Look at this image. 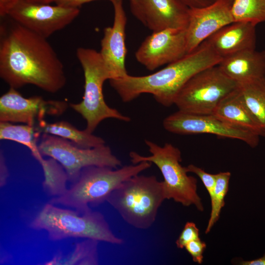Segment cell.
Returning <instances> with one entry per match:
<instances>
[{
	"label": "cell",
	"mask_w": 265,
	"mask_h": 265,
	"mask_svg": "<svg viewBox=\"0 0 265 265\" xmlns=\"http://www.w3.org/2000/svg\"><path fill=\"white\" fill-rule=\"evenodd\" d=\"M11 20L0 26L1 79L16 89L29 84L50 93L60 91L67 79L54 49L47 38Z\"/></svg>",
	"instance_id": "1"
},
{
	"label": "cell",
	"mask_w": 265,
	"mask_h": 265,
	"mask_svg": "<svg viewBox=\"0 0 265 265\" xmlns=\"http://www.w3.org/2000/svg\"><path fill=\"white\" fill-rule=\"evenodd\" d=\"M222 58L205 42L193 52L150 75L109 80L111 86L122 101L128 103L142 94H152L163 106L174 105L179 92L194 75L208 67L217 65Z\"/></svg>",
	"instance_id": "2"
},
{
	"label": "cell",
	"mask_w": 265,
	"mask_h": 265,
	"mask_svg": "<svg viewBox=\"0 0 265 265\" xmlns=\"http://www.w3.org/2000/svg\"><path fill=\"white\" fill-rule=\"evenodd\" d=\"M152 163L143 161L117 168L90 166L83 168L77 180L62 195L53 197L49 202L74 208L84 213L105 201L121 184L151 167Z\"/></svg>",
	"instance_id": "3"
},
{
	"label": "cell",
	"mask_w": 265,
	"mask_h": 265,
	"mask_svg": "<svg viewBox=\"0 0 265 265\" xmlns=\"http://www.w3.org/2000/svg\"><path fill=\"white\" fill-rule=\"evenodd\" d=\"M29 226L33 230H45L49 239L53 241L80 238L115 245H121L124 242L113 233L101 212L90 210L80 214L76 210L60 208L50 202L38 212Z\"/></svg>",
	"instance_id": "4"
},
{
	"label": "cell",
	"mask_w": 265,
	"mask_h": 265,
	"mask_svg": "<svg viewBox=\"0 0 265 265\" xmlns=\"http://www.w3.org/2000/svg\"><path fill=\"white\" fill-rule=\"evenodd\" d=\"M165 199L162 181L154 175L139 174L121 184L106 201L128 224L145 230L155 222L159 209Z\"/></svg>",
	"instance_id": "5"
},
{
	"label": "cell",
	"mask_w": 265,
	"mask_h": 265,
	"mask_svg": "<svg viewBox=\"0 0 265 265\" xmlns=\"http://www.w3.org/2000/svg\"><path fill=\"white\" fill-rule=\"evenodd\" d=\"M76 55L83 71L84 93L80 102L71 103L69 106L86 121L85 129L93 133L101 122L108 118L130 121L129 116L109 106L105 102L103 86L111 77L99 52L79 47L76 50Z\"/></svg>",
	"instance_id": "6"
},
{
	"label": "cell",
	"mask_w": 265,
	"mask_h": 265,
	"mask_svg": "<svg viewBox=\"0 0 265 265\" xmlns=\"http://www.w3.org/2000/svg\"><path fill=\"white\" fill-rule=\"evenodd\" d=\"M145 143L151 155L144 156L131 152L129 156L132 163L146 161L154 164L163 176L166 199H172L185 207L193 206L199 211L203 212L204 206L197 191V180L188 175L186 167L182 165L179 149L168 143L163 146L149 140H145Z\"/></svg>",
	"instance_id": "7"
},
{
	"label": "cell",
	"mask_w": 265,
	"mask_h": 265,
	"mask_svg": "<svg viewBox=\"0 0 265 265\" xmlns=\"http://www.w3.org/2000/svg\"><path fill=\"white\" fill-rule=\"evenodd\" d=\"M238 83L227 77L218 65L198 72L183 86L174 105L179 110L212 114L220 102L234 91Z\"/></svg>",
	"instance_id": "8"
},
{
	"label": "cell",
	"mask_w": 265,
	"mask_h": 265,
	"mask_svg": "<svg viewBox=\"0 0 265 265\" xmlns=\"http://www.w3.org/2000/svg\"><path fill=\"white\" fill-rule=\"evenodd\" d=\"M38 148L43 156L55 159L63 166L68 181L71 183L77 180L81 170L86 167L99 166L117 168L122 166L121 160L106 144L83 148L63 138L42 133Z\"/></svg>",
	"instance_id": "9"
},
{
	"label": "cell",
	"mask_w": 265,
	"mask_h": 265,
	"mask_svg": "<svg viewBox=\"0 0 265 265\" xmlns=\"http://www.w3.org/2000/svg\"><path fill=\"white\" fill-rule=\"evenodd\" d=\"M80 12L79 8L20 0L7 17L47 39L70 24Z\"/></svg>",
	"instance_id": "10"
},
{
	"label": "cell",
	"mask_w": 265,
	"mask_h": 265,
	"mask_svg": "<svg viewBox=\"0 0 265 265\" xmlns=\"http://www.w3.org/2000/svg\"><path fill=\"white\" fill-rule=\"evenodd\" d=\"M167 131L178 134L208 133L241 140L256 147L260 136L228 123L213 114H198L179 110L165 117L162 123Z\"/></svg>",
	"instance_id": "11"
},
{
	"label": "cell",
	"mask_w": 265,
	"mask_h": 265,
	"mask_svg": "<svg viewBox=\"0 0 265 265\" xmlns=\"http://www.w3.org/2000/svg\"><path fill=\"white\" fill-rule=\"evenodd\" d=\"M68 106L64 101L46 100L40 96L26 98L16 89L10 87L0 97V122L35 126L46 115L62 114Z\"/></svg>",
	"instance_id": "12"
},
{
	"label": "cell",
	"mask_w": 265,
	"mask_h": 265,
	"mask_svg": "<svg viewBox=\"0 0 265 265\" xmlns=\"http://www.w3.org/2000/svg\"><path fill=\"white\" fill-rule=\"evenodd\" d=\"M187 54L186 28H167L152 32L135 53L137 61L153 71Z\"/></svg>",
	"instance_id": "13"
},
{
	"label": "cell",
	"mask_w": 265,
	"mask_h": 265,
	"mask_svg": "<svg viewBox=\"0 0 265 265\" xmlns=\"http://www.w3.org/2000/svg\"><path fill=\"white\" fill-rule=\"evenodd\" d=\"M233 0H216L203 7L189 8L186 52L190 53L223 27L234 22Z\"/></svg>",
	"instance_id": "14"
},
{
	"label": "cell",
	"mask_w": 265,
	"mask_h": 265,
	"mask_svg": "<svg viewBox=\"0 0 265 265\" xmlns=\"http://www.w3.org/2000/svg\"><path fill=\"white\" fill-rule=\"evenodd\" d=\"M134 17L152 32L186 28L189 8L178 0H130Z\"/></svg>",
	"instance_id": "15"
},
{
	"label": "cell",
	"mask_w": 265,
	"mask_h": 265,
	"mask_svg": "<svg viewBox=\"0 0 265 265\" xmlns=\"http://www.w3.org/2000/svg\"><path fill=\"white\" fill-rule=\"evenodd\" d=\"M112 3L114 8L113 24L112 26L104 28L99 52L110 74V80L121 78L128 74L125 66L127 16L122 0H116Z\"/></svg>",
	"instance_id": "16"
},
{
	"label": "cell",
	"mask_w": 265,
	"mask_h": 265,
	"mask_svg": "<svg viewBox=\"0 0 265 265\" xmlns=\"http://www.w3.org/2000/svg\"><path fill=\"white\" fill-rule=\"evenodd\" d=\"M255 25L234 22L218 30L204 42L222 59L238 53L256 49Z\"/></svg>",
	"instance_id": "17"
},
{
	"label": "cell",
	"mask_w": 265,
	"mask_h": 265,
	"mask_svg": "<svg viewBox=\"0 0 265 265\" xmlns=\"http://www.w3.org/2000/svg\"><path fill=\"white\" fill-rule=\"evenodd\" d=\"M217 65L238 84L249 82L265 76V51H242L222 58Z\"/></svg>",
	"instance_id": "18"
},
{
	"label": "cell",
	"mask_w": 265,
	"mask_h": 265,
	"mask_svg": "<svg viewBox=\"0 0 265 265\" xmlns=\"http://www.w3.org/2000/svg\"><path fill=\"white\" fill-rule=\"evenodd\" d=\"M234 126L265 136L264 129L242 100L238 86L218 104L213 114Z\"/></svg>",
	"instance_id": "19"
},
{
	"label": "cell",
	"mask_w": 265,
	"mask_h": 265,
	"mask_svg": "<svg viewBox=\"0 0 265 265\" xmlns=\"http://www.w3.org/2000/svg\"><path fill=\"white\" fill-rule=\"evenodd\" d=\"M34 127L35 131L39 134L47 133L55 135L69 140L81 148H94L106 144L102 137L94 135L85 129L79 130L66 121L48 123L43 120Z\"/></svg>",
	"instance_id": "20"
},
{
	"label": "cell",
	"mask_w": 265,
	"mask_h": 265,
	"mask_svg": "<svg viewBox=\"0 0 265 265\" xmlns=\"http://www.w3.org/2000/svg\"><path fill=\"white\" fill-rule=\"evenodd\" d=\"M238 89L248 108L265 129V76L238 84Z\"/></svg>",
	"instance_id": "21"
},
{
	"label": "cell",
	"mask_w": 265,
	"mask_h": 265,
	"mask_svg": "<svg viewBox=\"0 0 265 265\" xmlns=\"http://www.w3.org/2000/svg\"><path fill=\"white\" fill-rule=\"evenodd\" d=\"M99 241L85 238L77 243L73 252L64 256L59 252L44 265H96L99 264Z\"/></svg>",
	"instance_id": "22"
},
{
	"label": "cell",
	"mask_w": 265,
	"mask_h": 265,
	"mask_svg": "<svg viewBox=\"0 0 265 265\" xmlns=\"http://www.w3.org/2000/svg\"><path fill=\"white\" fill-rule=\"evenodd\" d=\"M43 156H40L36 160L40 164L44 173L43 190L49 196H60L67 189V174L63 166L55 159L52 158L45 159Z\"/></svg>",
	"instance_id": "23"
},
{
	"label": "cell",
	"mask_w": 265,
	"mask_h": 265,
	"mask_svg": "<svg viewBox=\"0 0 265 265\" xmlns=\"http://www.w3.org/2000/svg\"><path fill=\"white\" fill-rule=\"evenodd\" d=\"M231 12L234 22L255 26L265 22V0H233Z\"/></svg>",
	"instance_id": "24"
},
{
	"label": "cell",
	"mask_w": 265,
	"mask_h": 265,
	"mask_svg": "<svg viewBox=\"0 0 265 265\" xmlns=\"http://www.w3.org/2000/svg\"><path fill=\"white\" fill-rule=\"evenodd\" d=\"M231 174L230 172H220L215 174L214 191L211 199V211L205 233H209L218 220L222 208L225 206V198L229 190Z\"/></svg>",
	"instance_id": "25"
},
{
	"label": "cell",
	"mask_w": 265,
	"mask_h": 265,
	"mask_svg": "<svg viewBox=\"0 0 265 265\" xmlns=\"http://www.w3.org/2000/svg\"><path fill=\"white\" fill-rule=\"evenodd\" d=\"M186 169L187 173H194L200 179L209 194L210 199H212L215 186V174L209 173L203 169L192 164L186 166Z\"/></svg>",
	"instance_id": "26"
},
{
	"label": "cell",
	"mask_w": 265,
	"mask_h": 265,
	"mask_svg": "<svg viewBox=\"0 0 265 265\" xmlns=\"http://www.w3.org/2000/svg\"><path fill=\"white\" fill-rule=\"evenodd\" d=\"M199 230L193 222H187L176 240L177 247L183 249L190 241L199 238Z\"/></svg>",
	"instance_id": "27"
},
{
	"label": "cell",
	"mask_w": 265,
	"mask_h": 265,
	"mask_svg": "<svg viewBox=\"0 0 265 265\" xmlns=\"http://www.w3.org/2000/svg\"><path fill=\"white\" fill-rule=\"evenodd\" d=\"M206 247V243L199 238L187 243L184 248L190 255L194 262L201 264L203 262V254Z\"/></svg>",
	"instance_id": "28"
},
{
	"label": "cell",
	"mask_w": 265,
	"mask_h": 265,
	"mask_svg": "<svg viewBox=\"0 0 265 265\" xmlns=\"http://www.w3.org/2000/svg\"><path fill=\"white\" fill-rule=\"evenodd\" d=\"M9 177V172L5 159L1 150L0 152V186L6 185Z\"/></svg>",
	"instance_id": "29"
},
{
	"label": "cell",
	"mask_w": 265,
	"mask_h": 265,
	"mask_svg": "<svg viewBox=\"0 0 265 265\" xmlns=\"http://www.w3.org/2000/svg\"><path fill=\"white\" fill-rule=\"evenodd\" d=\"M97 0H58L55 3L56 5L59 6L79 8L84 3L90 2ZM111 2L116 0H108Z\"/></svg>",
	"instance_id": "30"
},
{
	"label": "cell",
	"mask_w": 265,
	"mask_h": 265,
	"mask_svg": "<svg viewBox=\"0 0 265 265\" xmlns=\"http://www.w3.org/2000/svg\"><path fill=\"white\" fill-rule=\"evenodd\" d=\"M189 8H200L208 6L216 0H178Z\"/></svg>",
	"instance_id": "31"
},
{
	"label": "cell",
	"mask_w": 265,
	"mask_h": 265,
	"mask_svg": "<svg viewBox=\"0 0 265 265\" xmlns=\"http://www.w3.org/2000/svg\"><path fill=\"white\" fill-rule=\"evenodd\" d=\"M20 0H0V16L7 17L9 12Z\"/></svg>",
	"instance_id": "32"
},
{
	"label": "cell",
	"mask_w": 265,
	"mask_h": 265,
	"mask_svg": "<svg viewBox=\"0 0 265 265\" xmlns=\"http://www.w3.org/2000/svg\"><path fill=\"white\" fill-rule=\"evenodd\" d=\"M232 263L239 265H265V253L258 258L250 260L236 259Z\"/></svg>",
	"instance_id": "33"
},
{
	"label": "cell",
	"mask_w": 265,
	"mask_h": 265,
	"mask_svg": "<svg viewBox=\"0 0 265 265\" xmlns=\"http://www.w3.org/2000/svg\"><path fill=\"white\" fill-rule=\"evenodd\" d=\"M29 2L43 4H50L53 2H55L58 0H25Z\"/></svg>",
	"instance_id": "34"
}]
</instances>
